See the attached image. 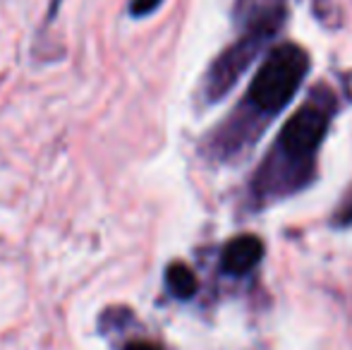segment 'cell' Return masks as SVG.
<instances>
[{
    "instance_id": "cell-1",
    "label": "cell",
    "mask_w": 352,
    "mask_h": 350,
    "mask_svg": "<svg viewBox=\"0 0 352 350\" xmlns=\"http://www.w3.org/2000/svg\"><path fill=\"white\" fill-rule=\"evenodd\" d=\"M311 72V56L295 41L274 43L261 56L247 91L237 106L204 137L206 159L216 164H232L245 159L269 125L297 98Z\"/></svg>"
},
{
    "instance_id": "cell-2",
    "label": "cell",
    "mask_w": 352,
    "mask_h": 350,
    "mask_svg": "<svg viewBox=\"0 0 352 350\" xmlns=\"http://www.w3.org/2000/svg\"><path fill=\"white\" fill-rule=\"evenodd\" d=\"M338 94L329 85H316L307 94L252 173L245 195L247 211H264L314 185L321 146L338 116Z\"/></svg>"
},
{
    "instance_id": "cell-3",
    "label": "cell",
    "mask_w": 352,
    "mask_h": 350,
    "mask_svg": "<svg viewBox=\"0 0 352 350\" xmlns=\"http://www.w3.org/2000/svg\"><path fill=\"white\" fill-rule=\"evenodd\" d=\"M276 39L278 36L269 32H237V36L206 67L199 87L201 101L206 106L223 101L250 72V67H254L261 56L274 46Z\"/></svg>"
},
{
    "instance_id": "cell-4",
    "label": "cell",
    "mask_w": 352,
    "mask_h": 350,
    "mask_svg": "<svg viewBox=\"0 0 352 350\" xmlns=\"http://www.w3.org/2000/svg\"><path fill=\"white\" fill-rule=\"evenodd\" d=\"M287 22V0H235L232 24L237 32H283Z\"/></svg>"
},
{
    "instance_id": "cell-5",
    "label": "cell",
    "mask_w": 352,
    "mask_h": 350,
    "mask_svg": "<svg viewBox=\"0 0 352 350\" xmlns=\"http://www.w3.org/2000/svg\"><path fill=\"white\" fill-rule=\"evenodd\" d=\"M266 245L259 235L245 233L237 235V238L228 240L226 248L221 252V271L230 278H240L247 276L264 262Z\"/></svg>"
},
{
    "instance_id": "cell-6",
    "label": "cell",
    "mask_w": 352,
    "mask_h": 350,
    "mask_svg": "<svg viewBox=\"0 0 352 350\" xmlns=\"http://www.w3.org/2000/svg\"><path fill=\"white\" fill-rule=\"evenodd\" d=\"M166 288L175 300L187 303V300L195 298L197 290H199V281H197V274L187 264L173 262V264H168V269H166Z\"/></svg>"
},
{
    "instance_id": "cell-7",
    "label": "cell",
    "mask_w": 352,
    "mask_h": 350,
    "mask_svg": "<svg viewBox=\"0 0 352 350\" xmlns=\"http://www.w3.org/2000/svg\"><path fill=\"white\" fill-rule=\"evenodd\" d=\"M331 228H336V230L352 228V187L345 192L340 204L336 206L333 214H331Z\"/></svg>"
},
{
    "instance_id": "cell-8",
    "label": "cell",
    "mask_w": 352,
    "mask_h": 350,
    "mask_svg": "<svg viewBox=\"0 0 352 350\" xmlns=\"http://www.w3.org/2000/svg\"><path fill=\"white\" fill-rule=\"evenodd\" d=\"M166 3V0H130V17H135V19H144V17H148V14H153L156 12L161 5Z\"/></svg>"
},
{
    "instance_id": "cell-9",
    "label": "cell",
    "mask_w": 352,
    "mask_h": 350,
    "mask_svg": "<svg viewBox=\"0 0 352 350\" xmlns=\"http://www.w3.org/2000/svg\"><path fill=\"white\" fill-rule=\"evenodd\" d=\"M122 350H161V348L153 346V343H148V341H132V343H127Z\"/></svg>"
}]
</instances>
